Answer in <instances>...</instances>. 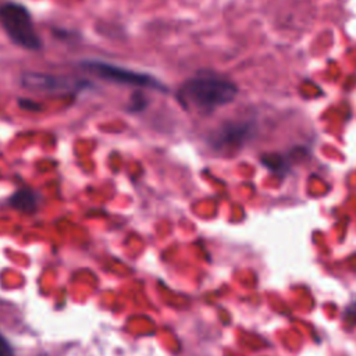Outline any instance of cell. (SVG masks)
<instances>
[{
  "instance_id": "obj_8",
  "label": "cell",
  "mask_w": 356,
  "mask_h": 356,
  "mask_svg": "<svg viewBox=\"0 0 356 356\" xmlns=\"http://www.w3.org/2000/svg\"><path fill=\"white\" fill-rule=\"evenodd\" d=\"M348 312H349V313H350V314L355 317V320H356V302L353 303V306H352V307H350Z\"/></svg>"
},
{
  "instance_id": "obj_6",
  "label": "cell",
  "mask_w": 356,
  "mask_h": 356,
  "mask_svg": "<svg viewBox=\"0 0 356 356\" xmlns=\"http://www.w3.org/2000/svg\"><path fill=\"white\" fill-rule=\"evenodd\" d=\"M10 203L18 210L33 211L36 209L38 200H36V196L32 191L21 189V191H18L13 195V197L10 199Z\"/></svg>"
},
{
  "instance_id": "obj_1",
  "label": "cell",
  "mask_w": 356,
  "mask_h": 356,
  "mask_svg": "<svg viewBox=\"0 0 356 356\" xmlns=\"http://www.w3.org/2000/svg\"><path fill=\"white\" fill-rule=\"evenodd\" d=\"M238 93L236 85L217 72H199L182 83L178 100L182 107L207 115L231 103Z\"/></svg>"
},
{
  "instance_id": "obj_4",
  "label": "cell",
  "mask_w": 356,
  "mask_h": 356,
  "mask_svg": "<svg viewBox=\"0 0 356 356\" xmlns=\"http://www.w3.org/2000/svg\"><path fill=\"white\" fill-rule=\"evenodd\" d=\"M246 124H227L220 127V129L211 136V143L216 149H232L238 147L248 132Z\"/></svg>"
},
{
  "instance_id": "obj_2",
  "label": "cell",
  "mask_w": 356,
  "mask_h": 356,
  "mask_svg": "<svg viewBox=\"0 0 356 356\" xmlns=\"http://www.w3.org/2000/svg\"><path fill=\"white\" fill-rule=\"evenodd\" d=\"M0 24L8 38L26 50H38L42 46L40 38L33 26L28 10L17 3H6L0 7Z\"/></svg>"
},
{
  "instance_id": "obj_3",
  "label": "cell",
  "mask_w": 356,
  "mask_h": 356,
  "mask_svg": "<svg viewBox=\"0 0 356 356\" xmlns=\"http://www.w3.org/2000/svg\"><path fill=\"white\" fill-rule=\"evenodd\" d=\"M85 67H88L90 71H93L96 75H99L103 79L124 83V85H135L140 88H150L157 90H164L165 88L160 81H157L154 76L138 71H132L128 68H122L120 65L102 63V61H90L85 63Z\"/></svg>"
},
{
  "instance_id": "obj_5",
  "label": "cell",
  "mask_w": 356,
  "mask_h": 356,
  "mask_svg": "<svg viewBox=\"0 0 356 356\" xmlns=\"http://www.w3.org/2000/svg\"><path fill=\"white\" fill-rule=\"evenodd\" d=\"M24 86L31 89H40V90H68L74 89L75 86H82V82L75 83L74 81H68L64 78H54L50 75H40V74H26L22 78Z\"/></svg>"
},
{
  "instance_id": "obj_7",
  "label": "cell",
  "mask_w": 356,
  "mask_h": 356,
  "mask_svg": "<svg viewBox=\"0 0 356 356\" xmlns=\"http://www.w3.org/2000/svg\"><path fill=\"white\" fill-rule=\"evenodd\" d=\"M0 356H14V352L7 339L0 334Z\"/></svg>"
}]
</instances>
